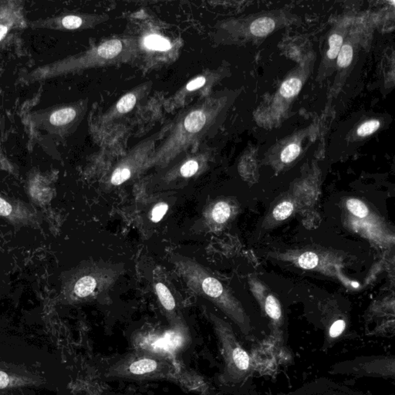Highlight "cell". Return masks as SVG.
<instances>
[{
	"label": "cell",
	"instance_id": "6da1fadb",
	"mask_svg": "<svg viewBox=\"0 0 395 395\" xmlns=\"http://www.w3.org/2000/svg\"><path fill=\"white\" fill-rule=\"evenodd\" d=\"M173 262L192 292L213 301L229 312L239 323L243 325L246 334H248L249 327L245 324V320L234 306L231 296L219 279L211 275L199 263L189 258L176 255L173 256Z\"/></svg>",
	"mask_w": 395,
	"mask_h": 395
},
{
	"label": "cell",
	"instance_id": "7a4b0ae2",
	"mask_svg": "<svg viewBox=\"0 0 395 395\" xmlns=\"http://www.w3.org/2000/svg\"><path fill=\"white\" fill-rule=\"evenodd\" d=\"M0 218L14 228H40L44 216L33 205L0 193Z\"/></svg>",
	"mask_w": 395,
	"mask_h": 395
},
{
	"label": "cell",
	"instance_id": "3957f363",
	"mask_svg": "<svg viewBox=\"0 0 395 395\" xmlns=\"http://www.w3.org/2000/svg\"><path fill=\"white\" fill-rule=\"evenodd\" d=\"M98 280L89 272L73 274L62 286L61 296L70 301L87 299L95 293Z\"/></svg>",
	"mask_w": 395,
	"mask_h": 395
},
{
	"label": "cell",
	"instance_id": "277c9868",
	"mask_svg": "<svg viewBox=\"0 0 395 395\" xmlns=\"http://www.w3.org/2000/svg\"><path fill=\"white\" fill-rule=\"evenodd\" d=\"M206 122V117L203 111H195L191 112L185 120V127L187 131L196 132L201 130Z\"/></svg>",
	"mask_w": 395,
	"mask_h": 395
},
{
	"label": "cell",
	"instance_id": "5b68a950",
	"mask_svg": "<svg viewBox=\"0 0 395 395\" xmlns=\"http://www.w3.org/2000/svg\"><path fill=\"white\" fill-rule=\"evenodd\" d=\"M275 28V22L269 17L257 19L251 25V32L256 36H265L271 33Z\"/></svg>",
	"mask_w": 395,
	"mask_h": 395
},
{
	"label": "cell",
	"instance_id": "8992f818",
	"mask_svg": "<svg viewBox=\"0 0 395 395\" xmlns=\"http://www.w3.org/2000/svg\"><path fill=\"white\" fill-rule=\"evenodd\" d=\"M155 290L164 308L168 311H173L175 307V301L170 290L162 283H158L155 285Z\"/></svg>",
	"mask_w": 395,
	"mask_h": 395
},
{
	"label": "cell",
	"instance_id": "52a82bcc",
	"mask_svg": "<svg viewBox=\"0 0 395 395\" xmlns=\"http://www.w3.org/2000/svg\"><path fill=\"white\" fill-rule=\"evenodd\" d=\"M122 49V44L120 40H109L98 48V53L103 58L110 59L119 54Z\"/></svg>",
	"mask_w": 395,
	"mask_h": 395
},
{
	"label": "cell",
	"instance_id": "ba28073f",
	"mask_svg": "<svg viewBox=\"0 0 395 395\" xmlns=\"http://www.w3.org/2000/svg\"><path fill=\"white\" fill-rule=\"evenodd\" d=\"M76 117V111L72 108H64L56 111L50 116V123L53 125L61 126L70 123Z\"/></svg>",
	"mask_w": 395,
	"mask_h": 395
},
{
	"label": "cell",
	"instance_id": "9c48e42d",
	"mask_svg": "<svg viewBox=\"0 0 395 395\" xmlns=\"http://www.w3.org/2000/svg\"><path fill=\"white\" fill-rule=\"evenodd\" d=\"M231 207L225 201L218 202L212 211V219L218 224L225 222L230 217Z\"/></svg>",
	"mask_w": 395,
	"mask_h": 395
},
{
	"label": "cell",
	"instance_id": "30bf717a",
	"mask_svg": "<svg viewBox=\"0 0 395 395\" xmlns=\"http://www.w3.org/2000/svg\"><path fill=\"white\" fill-rule=\"evenodd\" d=\"M265 310L267 315L270 317L274 322H279L281 319L282 312L280 304L276 298L273 296L270 295L267 296L265 303Z\"/></svg>",
	"mask_w": 395,
	"mask_h": 395
},
{
	"label": "cell",
	"instance_id": "8fae6325",
	"mask_svg": "<svg viewBox=\"0 0 395 395\" xmlns=\"http://www.w3.org/2000/svg\"><path fill=\"white\" fill-rule=\"evenodd\" d=\"M157 368V363L154 360L143 359L135 361L130 366V371L134 374H144L154 371Z\"/></svg>",
	"mask_w": 395,
	"mask_h": 395
},
{
	"label": "cell",
	"instance_id": "7c38bea8",
	"mask_svg": "<svg viewBox=\"0 0 395 395\" xmlns=\"http://www.w3.org/2000/svg\"><path fill=\"white\" fill-rule=\"evenodd\" d=\"M145 44L148 49L154 50L166 51L172 48L169 40L157 35H151L146 37Z\"/></svg>",
	"mask_w": 395,
	"mask_h": 395
},
{
	"label": "cell",
	"instance_id": "4fadbf2b",
	"mask_svg": "<svg viewBox=\"0 0 395 395\" xmlns=\"http://www.w3.org/2000/svg\"><path fill=\"white\" fill-rule=\"evenodd\" d=\"M302 83L299 79H290L285 81L280 87V94L286 98H292L297 95L301 90Z\"/></svg>",
	"mask_w": 395,
	"mask_h": 395
},
{
	"label": "cell",
	"instance_id": "5bb4252c",
	"mask_svg": "<svg viewBox=\"0 0 395 395\" xmlns=\"http://www.w3.org/2000/svg\"><path fill=\"white\" fill-rule=\"evenodd\" d=\"M346 207L350 213L355 216L356 217L363 218L366 217L369 213V210L367 205L359 199L351 198L349 199L346 202Z\"/></svg>",
	"mask_w": 395,
	"mask_h": 395
},
{
	"label": "cell",
	"instance_id": "9a60e30c",
	"mask_svg": "<svg viewBox=\"0 0 395 395\" xmlns=\"http://www.w3.org/2000/svg\"><path fill=\"white\" fill-rule=\"evenodd\" d=\"M294 204L290 201H283L275 207L273 210V216L275 220H287L290 217L294 212Z\"/></svg>",
	"mask_w": 395,
	"mask_h": 395
},
{
	"label": "cell",
	"instance_id": "2e32d148",
	"mask_svg": "<svg viewBox=\"0 0 395 395\" xmlns=\"http://www.w3.org/2000/svg\"><path fill=\"white\" fill-rule=\"evenodd\" d=\"M319 263V257L317 254L311 252H306L299 256L297 259V264L301 268L312 270L315 268Z\"/></svg>",
	"mask_w": 395,
	"mask_h": 395
},
{
	"label": "cell",
	"instance_id": "e0dca14e",
	"mask_svg": "<svg viewBox=\"0 0 395 395\" xmlns=\"http://www.w3.org/2000/svg\"><path fill=\"white\" fill-rule=\"evenodd\" d=\"M337 64L341 67H346L350 65L353 59V49L348 44L343 46L337 55Z\"/></svg>",
	"mask_w": 395,
	"mask_h": 395
},
{
	"label": "cell",
	"instance_id": "ac0fdd59",
	"mask_svg": "<svg viewBox=\"0 0 395 395\" xmlns=\"http://www.w3.org/2000/svg\"><path fill=\"white\" fill-rule=\"evenodd\" d=\"M136 103V97L133 94H128L123 96L117 103V109L120 113H127L132 110Z\"/></svg>",
	"mask_w": 395,
	"mask_h": 395
},
{
	"label": "cell",
	"instance_id": "d6986e66",
	"mask_svg": "<svg viewBox=\"0 0 395 395\" xmlns=\"http://www.w3.org/2000/svg\"><path fill=\"white\" fill-rule=\"evenodd\" d=\"M343 38L342 36L340 35L334 34L332 35L329 40V45H330V49H329L327 56L330 59H335L337 55L339 53L341 48H342Z\"/></svg>",
	"mask_w": 395,
	"mask_h": 395
},
{
	"label": "cell",
	"instance_id": "ffe728a7",
	"mask_svg": "<svg viewBox=\"0 0 395 395\" xmlns=\"http://www.w3.org/2000/svg\"><path fill=\"white\" fill-rule=\"evenodd\" d=\"M131 172L127 168H118L114 171L111 177V183L120 185L131 178Z\"/></svg>",
	"mask_w": 395,
	"mask_h": 395
},
{
	"label": "cell",
	"instance_id": "44dd1931",
	"mask_svg": "<svg viewBox=\"0 0 395 395\" xmlns=\"http://www.w3.org/2000/svg\"><path fill=\"white\" fill-rule=\"evenodd\" d=\"M300 152V148L299 145L292 144L287 146L281 154V160L285 163H290L297 158Z\"/></svg>",
	"mask_w": 395,
	"mask_h": 395
},
{
	"label": "cell",
	"instance_id": "7402d4cb",
	"mask_svg": "<svg viewBox=\"0 0 395 395\" xmlns=\"http://www.w3.org/2000/svg\"><path fill=\"white\" fill-rule=\"evenodd\" d=\"M380 127V122L378 121H369L366 123H363L362 125L357 130V134L359 136H368L369 134L375 132Z\"/></svg>",
	"mask_w": 395,
	"mask_h": 395
},
{
	"label": "cell",
	"instance_id": "603a6c76",
	"mask_svg": "<svg viewBox=\"0 0 395 395\" xmlns=\"http://www.w3.org/2000/svg\"><path fill=\"white\" fill-rule=\"evenodd\" d=\"M198 170V164L196 161L191 160L182 165L181 168V175L185 178H189L194 175Z\"/></svg>",
	"mask_w": 395,
	"mask_h": 395
},
{
	"label": "cell",
	"instance_id": "cb8c5ba5",
	"mask_svg": "<svg viewBox=\"0 0 395 395\" xmlns=\"http://www.w3.org/2000/svg\"><path fill=\"white\" fill-rule=\"evenodd\" d=\"M168 209H169V205L167 204L163 203V202L156 205L153 209L152 212H151V220H152V222H158L161 221L166 214Z\"/></svg>",
	"mask_w": 395,
	"mask_h": 395
},
{
	"label": "cell",
	"instance_id": "d4e9b609",
	"mask_svg": "<svg viewBox=\"0 0 395 395\" xmlns=\"http://www.w3.org/2000/svg\"><path fill=\"white\" fill-rule=\"evenodd\" d=\"M345 328H346L345 321L344 320H337L330 326V330H329V336L330 338H333V339L337 338L342 334L343 332L345 331Z\"/></svg>",
	"mask_w": 395,
	"mask_h": 395
},
{
	"label": "cell",
	"instance_id": "484cf974",
	"mask_svg": "<svg viewBox=\"0 0 395 395\" xmlns=\"http://www.w3.org/2000/svg\"><path fill=\"white\" fill-rule=\"evenodd\" d=\"M62 24L64 27L69 29H77L82 24L81 18L75 16H68L64 18Z\"/></svg>",
	"mask_w": 395,
	"mask_h": 395
},
{
	"label": "cell",
	"instance_id": "4316f807",
	"mask_svg": "<svg viewBox=\"0 0 395 395\" xmlns=\"http://www.w3.org/2000/svg\"><path fill=\"white\" fill-rule=\"evenodd\" d=\"M205 84V78L203 76L201 77L196 78V80H192L187 85V90L188 91H195V90L198 89L200 87H202Z\"/></svg>",
	"mask_w": 395,
	"mask_h": 395
},
{
	"label": "cell",
	"instance_id": "83f0119b",
	"mask_svg": "<svg viewBox=\"0 0 395 395\" xmlns=\"http://www.w3.org/2000/svg\"><path fill=\"white\" fill-rule=\"evenodd\" d=\"M9 384V377L5 372L0 371V389L6 388Z\"/></svg>",
	"mask_w": 395,
	"mask_h": 395
},
{
	"label": "cell",
	"instance_id": "f1b7e54d",
	"mask_svg": "<svg viewBox=\"0 0 395 395\" xmlns=\"http://www.w3.org/2000/svg\"><path fill=\"white\" fill-rule=\"evenodd\" d=\"M6 33H7V28L6 26H4V25H0V40L3 39Z\"/></svg>",
	"mask_w": 395,
	"mask_h": 395
},
{
	"label": "cell",
	"instance_id": "f546056e",
	"mask_svg": "<svg viewBox=\"0 0 395 395\" xmlns=\"http://www.w3.org/2000/svg\"><path fill=\"white\" fill-rule=\"evenodd\" d=\"M352 285H353V287H354V288H358V287H359V283H358L353 282V283H352Z\"/></svg>",
	"mask_w": 395,
	"mask_h": 395
}]
</instances>
